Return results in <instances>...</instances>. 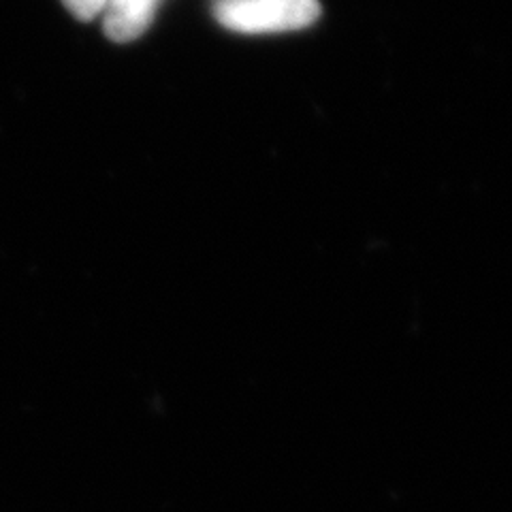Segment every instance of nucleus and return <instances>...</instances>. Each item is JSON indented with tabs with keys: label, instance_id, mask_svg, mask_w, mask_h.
<instances>
[{
	"label": "nucleus",
	"instance_id": "nucleus-1",
	"mask_svg": "<svg viewBox=\"0 0 512 512\" xmlns=\"http://www.w3.org/2000/svg\"><path fill=\"white\" fill-rule=\"evenodd\" d=\"M218 22L235 32H286L316 22V0H218Z\"/></svg>",
	"mask_w": 512,
	"mask_h": 512
},
{
	"label": "nucleus",
	"instance_id": "nucleus-3",
	"mask_svg": "<svg viewBox=\"0 0 512 512\" xmlns=\"http://www.w3.org/2000/svg\"><path fill=\"white\" fill-rule=\"evenodd\" d=\"M107 0H64V5L71 9V13L79 20H92L105 9Z\"/></svg>",
	"mask_w": 512,
	"mask_h": 512
},
{
	"label": "nucleus",
	"instance_id": "nucleus-2",
	"mask_svg": "<svg viewBox=\"0 0 512 512\" xmlns=\"http://www.w3.org/2000/svg\"><path fill=\"white\" fill-rule=\"evenodd\" d=\"M158 0H107L105 30L118 43L141 37L154 18Z\"/></svg>",
	"mask_w": 512,
	"mask_h": 512
}]
</instances>
